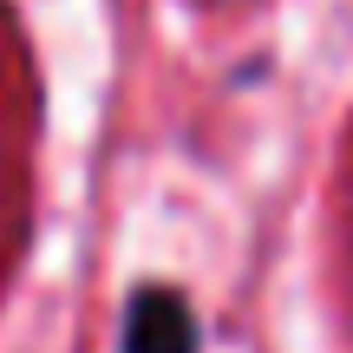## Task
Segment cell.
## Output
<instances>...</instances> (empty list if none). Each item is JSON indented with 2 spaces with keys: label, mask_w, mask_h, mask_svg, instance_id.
<instances>
[{
  "label": "cell",
  "mask_w": 353,
  "mask_h": 353,
  "mask_svg": "<svg viewBox=\"0 0 353 353\" xmlns=\"http://www.w3.org/2000/svg\"><path fill=\"white\" fill-rule=\"evenodd\" d=\"M131 353H190V314L170 294H144L131 321Z\"/></svg>",
  "instance_id": "cell-1"
}]
</instances>
